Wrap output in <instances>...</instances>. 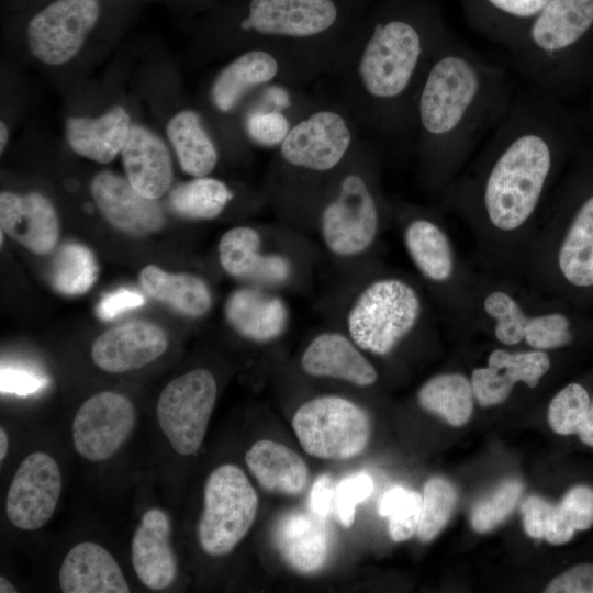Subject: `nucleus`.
I'll return each instance as SVG.
<instances>
[{
  "mask_svg": "<svg viewBox=\"0 0 593 593\" xmlns=\"http://www.w3.org/2000/svg\"><path fill=\"white\" fill-rule=\"evenodd\" d=\"M588 130L583 113L529 85L443 189L445 206L472 232L488 273L519 282L559 176Z\"/></svg>",
  "mask_w": 593,
  "mask_h": 593,
  "instance_id": "nucleus-1",
  "label": "nucleus"
},
{
  "mask_svg": "<svg viewBox=\"0 0 593 593\" xmlns=\"http://www.w3.org/2000/svg\"><path fill=\"white\" fill-rule=\"evenodd\" d=\"M515 93L502 66L455 40L444 41L415 101L434 183L444 189L458 176L504 119Z\"/></svg>",
  "mask_w": 593,
  "mask_h": 593,
  "instance_id": "nucleus-2",
  "label": "nucleus"
},
{
  "mask_svg": "<svg viewBox=\"0 0 593 593\" xmlns=\"http://www.w3.org/2000/svg\"><path fill=\"white\" fill-rule=\"evenodd\" d=\"M572 163L547 203L519 279L542 298L557 283L593 288V146L584 143Z\"/></svg>",
  "mask_w": 593,
  "mask_h": 593,
  "instance_id": "nucleus-3",
  "label": "nucleus"
},
{
  "mask_svg": "<svg viewBox=\"0 0 593 593\" xmlns=\"http://www.w3.org/2000/svg\"><path fill=\"white\" fill-rule=\"evenodd\" d=\"M505 49L529 85L561 100L588 92L593 80V0H550Z\"/></svg>",
  "mask_w": 593,
  "mask_h": 593,
  "instance_id": "nucleus-4",
  "label": "nucleus"
},
{
  "mask_svg": "<svg viewBox=\"0 0 593 593\" xmlns=\"http://www.w3.org/2000/svg\"><path fill=\"white\" fill-rule=\"evenodd\" d=\"M445 40H432L401 19L377 23L359 61L365 90L383 103L402 102Z\"/></svg>",
  "mask_w": 593,
  "mask_h": 593,
  "instance_id": "nucleus-5",
  "label": "nucleus"
},
{
  "mask_svg": "<svg viewBox=\"0 0 593 593\" xmlns=\"http://www.w3.org/2000/svg\"><path fill=\"white\" fill-rule=\"evenodd\" d=\"M422 315L417 289L402 278L384 277L360 292L348 313L347 327L360 349L384 356L415 329Z\"/></svg>",
  "mask_w": 593,
  "mask_h": 593,
  "instance_id": "nucleus-6",
  "label": "nucleus"
},
{
  "mask_svg": "<svg viewBox=\"0 0 593 593\" xmlns=\"http://www.w3.org/2000/svg\"><path fill=\"white\" fill-rule=\"evenodd\" d=\"M258 508V495L244 471L224 463L214 469L204 485L203 511L197 539L209 556L230 553L249 532Z\"/></svg>",
  "mask_w": 593,
  "mask_h": 593,
  "instance_id": "nucleus-7",
  "label": "nucleus"
},
{
  "mask_svg": "<svg viewBox=\"0 0 593 593\" xmlns=\"http://www.w3.org/2000/svg\"><path fill=\"white\" fill-rule=\"evenodd\" d=\"M292 427L309 455L334 460L361 454L371 433L367 412L337 395L318 396L303 403L293 415Z\"/></svg>",
  "mask_w": 593,
  "mask_h": 593,
  "instance_id": "nucleus-8",
  "label": "nucleus"
},
{
  "mask_svg": "<svg viewBox=\"0 0 593 593\" xmlns=\"http://www.w3.org/2000/svg\"><path fill=\"white\" fill-rule=\"evenodd\" d=\"M403 242L422 277L446 292L454 321L462 325L474 273L460 259L445 225L429 215L413 216L403 228Z\"/></svg>",
  "mask_w": 593,
  "mask_h": 593,
  "instance_id": "nucleus-9",
  "label": "nucleus"
},
{
  "mask_svg": "<svg viewBox=\"0 0 593 593\" xmlns=\"http://www.w3.org/2000/svg\"><path fill=\"white\" fill-rule=\"evenodd\" d=\"M216 381L205 369H194L171 380L156 406L159 427L171 448L189 456L204 439L216 400Z\"/></svg>",
  "mask_w": 593,
  "mask_h": 593,
  "instance_id": "nucleus-10",
  "label": "nucleus"
},
{
  "mask_svg": "<svg viewBox=\"0 0 593 593\" xmlns=\"http://www.w3.org/2000/svg\"><path fill=\"white\" fill-rule=\"evenodd\" d=\"M322 237L326 247L342 257L367 250L379 231L377 201L362 177L346 176L337 197L321 216Z\"/></svg>",
  "mask_w": 593,
  "mask_h": 593,
  "instance_id": "nucleus-11",
  "label": "nucleus"
},
{
  "mask_svg": "<svg viewBox=\"0 0 593 593\" xmlns=\"http://www.w3.org/2000/svg\"><path fill=\"white\" fill-rule=\"evenodd\" d=\"M97 0H56L27 26L31 53L42 63L60 65L80 51L99 18Z\"/></svg>",
  "mask_w": 593,
  "mask_h": 593,
  "instance_id": "nucleus-12",
  "label": "nucleus"
},
{
  "mask_svg": "<svg viewBox=\"0 0 593 593\" xmlns=\"http://www.w3.org/2000/svg\"><path fill=\"white\" fill-rule=\"evenodd\" d=\"M135 422V407L126 396L111 391L93 394L74 417L75 450L90 461L110 459L127 440Z\"/></svg>",
  "mask_w": 593,
  "mask_h": 593,
  "instance_id": "nucleus-13",
  "label": "nucleus"
},
{
  "mask_svg": "<svg viewBox=\"0 0 593 593\" xmlns=\"http://www.w3.org/2000/svg\"><path fill=\"white\" fill-rule=\"evenodd\" d=\"M61 472L53 457L36 451L16 469L7 499L5 513L12 525L35 530L53 516L61 492Z\"/></svg>",
  "mask_w": 593,
  "mask_h": 593,
  "instance_id": "nucleus-14",
  "label": "nucleus"
},
{
  "mask_svg": "<svg viewBox=\"0 0 593 593\" xmlns=\"http://www.w3.org/2000/svg\"><path fill=\"white\" fill-rule=\"evenodd\" d=\"M350 144V132L337 113L320 111L292 127L281 143L289 164L316 171L334 168Z\"/></svg>",
  "mask_w": 593,
  "mask_h": 593,
  "instance_id": "nucleus-15",
  "label": "nucleus"
},
{
  "mask_svg": "<svg viewBox=\"0 0 593 593\" xmlns=\"http://www.w3.org/2000/svg\"><path fill=\"white\" fill-rule=\"evenodd\" d=\"M550 366L547 351L496 348L490 353L486 366L471 372L474 398L482 406L500 404L518 382L529 388L537 387Z\"/></svg>",
  "mask_w": 593,
  "mask_h": 593,
  "instance_id": "nucleus-16",
  "label": "nucleus"
},
{
  "mask_svg": "<svg viewBox=\"0 0 593 593\" xmlns=\"http://www.w3.org/2000/svg\"><path fill=\"white\" fill-rule=\"evenodd\" d=\"M165 332L156 324L133 321L116 325L96 338L91 358L102 370L113 373L139 369L167 349Z\"/></svg>",
  "mask_w": 593,
  "mask_h": 593,
  "instance_id": "nucleus-17",
  "label": "nucleus"
},
{
  "mask_svg": "<svg viewBox=\"0 0 593 593\" xmlns=\"http://www.w3.org/2000/svg\"><path fill=\"white\" fill-rule=\"evenodd\" d=\"M91 193L104 219L124 233L145 235L165 223L156 200L139 194L128 180L112 172H99L91 182Z\"/></svg>",
  "mask_w": 593,
  "mask_h": 593,
  "instance_id": "nucleus-18",
  "label": "nucleus"
},
{
  "mask_svg": "<svg viewBox=\"0 0 593 593\" xmlns=\"http://www.w3.org/2000/svg\"><path fill=\"white\" fill-rule=\"evenodd\" d=\"M336 18L332 0H251L247 20L262 34L306 37L324 32Z\"/></svg>",
  "mask_w": 593,
  "mask_h": 593,
  "instance_id": "nucleus-19",
  "label": "nucleus"
},
{
  "mask_svg": "<svg viewBox=\"0 0 593 593\" xmlns=\"http://www.w3.org/2000/svg\"><path fill=\"white\" fill-rule=\"evenodd\" d=\"M1 231L29 250L44 255L52 251L59 236L57 213L44 195L33 192L0 194Z\"/></svg>",
  "mask_w": 593,
  "mask_h": 593,
  "instance_id": "nucleus-20",
  "label": "nucleus"
},
{
  "mask_svg": "<svg viewBox=\"0 0 593 593\" xmlns=\"http://www.w3.org/2000/svg\"><path fill=\"white\" fill-rule=\"evenodd\" d=\"M171 525L159 508L144 513L132 539V564L139 581L152 590L168 588L177 574L170 544Z\"/></svg>",
  "mask_w": 593,
  "mask_h": 593,
  "instance_id": "nucleus-21",
  "label": "nucleus"
},
{
  "mask_svg": "<svg viewBox=\"0 0 593 593\" xmlns=\"http://www.w3.org/2000/svg\"><path fill=\"white\" fill-rule=\"evenodd\" d=\"M58 582L64 593H128L125 577L113 556L101 545L74 546L60 566Z\"/></svg>",
  "mask_w": 593,
  "mask_h": 593,
  "instance_id": "nucleus-22",
  "label": "nucleus"
},
{
  "mask_svg": "<svg viewBox=\"0 0 593 593\" xmlns=\"http://www.w3.org/2000/svg\"><path fill=\"white\" fill-rule=\"evenodd\" d=\"M273 539L280 556L299 573L312 574L326 562L325 519L310 511H291L282 515L275 526Z\"/></svg>",
  "mask_w": 593,
  "mask_h": 593,
  "instance_id": "nucleus-23",
  "label": "nucleus"
},
{
  "mask_svg": "<svg viewBox=\"0 0 593 593\" xmlns=\"http://www.w3.org/2000/svg\"><path fill=\"white\" fill-rule=\"evenodd\" d=\"M302 369L313 377L344 380L359 387L371 385L378 373L355 342L338 333L317 335L305 348Z\"/></svg>",
  "mask_w": 593,
  "mask_h": 593,
  "instance_id": "nucleus-24",
  "label": "nucleus"
},
{
  "mask_svg": "<svg viewBox=\"0 0 593 593\" xmlns=\"http://www.w3.org/2000/svg\"><path fill=\"white\" fill-rule=\"evenodd\" d=\"M121 154L127 180L139 194L156 200L169 189L171 159L157 135L143 126H131Z\"/></svg>",
  "mask_w": 593,
  "mask_h": 593,
  "instance_id": "nucleus-25",
  "label": "nucleus"
},
{
  "mask_svg": "<svg viewBox=\"0 0 593 593\" xmlns=\"http://www.w3.org/2000/svg\"><path fill=\"white\" fill-rule=\"evenodd\" d=\"M224 311L231 326L254 342L276 339L287 327L288 311L283 301L256 288L235 290L227 298Z\"/></svg>",
  "mask_w": 593,
  "mask_h": 593,
  "instance_id": "nucleus-26",
  "label": "nucleus"
},
{
  "mask_svg": "<svg viewBox=\"0 0 593 593\" xmlns=\"http://www.w3.org/2000/svg\"><path fill=\"white\" fill-rule=\"evenodd\" d=\"M131 131L130 115L114 107L99 118H69L66 137L79 155L105 164L122 152Z\"/></svg>",
  "mask_w": 593,
  "mask_h": 593,
  "instance_id": "nucleus-27",
  "label": "nucleus"
},
{
  "mask_svg": "<svg viewBox=\"0 0 593 593\" xmlns=\"http://www.w3.org/2000/svg\"><path fill=\"white\" fill-rule=\"evenodd\" d=\"M245 462L266 491L294 496L301 494L306 486V463L281 443L270 439L256 441L247 450Z\"/></svg>",
  "mask_w": 593,
  "mask_h": 593,
  "instance_id": "nucleus-28",
  "label": "nucleus"
},
{
  "mask_svg": "<svg viewBox=\"0 0 593 593\" xmlns=\"http://www.w3.org/2000/svg\"><path fill=\"white\" fill-rule=\"evenodd\" d=\"M139 283L147 295L189 317L205 314L212 304L206 283L190 273H169L148 265L139 273Z\"/></svg>",
  "mask_w": 593,
  "mask_h": 593,
  "instance_id": "nucleus-29",
  "label": "nucleus"
},
{
  "mask_svg": "<svg viewBox=\"0 0 593 593\" xmlns=\"http://www.w3.org/2000/svg\"><path fill=\"white\" fill-rule=\"evenodd\" d=\"M277 72L273 56L262 51L247 52L219 74L212 87L213 102L219 110L230 111L249 88L270 81Z\"/></svg>",
  "mask_w": 593,
  "mask_h": 593,
  "instance_id": "nucleus-30",
  "label": "nucleus"
},
{
  "mask_svg": "<svg viewBox=\"0 0 593 593\" xmlns=\"http://www.w3.org/2000/svg\"><path fill=\"white\" fill-rule=\"evenodd\" d=\"M167 135L183 171L205 177L214 169L217 153L195 112L184 110L174 115L168 122Z\"/></svg>",
  "mask_w": 593,
  "mask_h": 593,
  "instance_id": "nucleus-31",
  "label": "nucleus"
},
{
  "mask_svg": "<svg viewBox=\"0 0 593 593\" xmlns=\"http://www.w3.org/2000/svg\"><path fill=\"white\" fill-rule=\"evenodd\" d=\"M474 399L471 380L458 372L434 376L418 391L421 406L454 426L468 422Z\"/></svg>",
  "mask_w": 593,
  "mask_h": 593,
  "instance_id": "nucleus-32",
  "label": "nucleus"
},
{
  "mask_svg": "<svg viewBox=\"0 0 593 593\" xmlns=\"http://www.w3.org/2000/svg\"><path fill=\"white\" fill-rule=\"evenodd\" d=\"M232 199L233 193L224 182L205 176L176 187L170 193V205L182 217L210 220L216 217Z\"/></svg>",
  "mask_w": 593,
  "mask_h": 593,
  "instance_id": "nucleus-33",
  "label": "nucleus"
},
{
  "mask_svg": "<svg viewBox=\"0 0 593 593\" xmlns=\"http://www.w3.org/2000/svg\"><path fill=\"white\" fill-rule=\"evenodd\" d=\"M260 236L247 226H237L223 234L219 243V259L231 276L256 281L262 270L267 255L260 251Z\"/></svg>",
  "mask_w": 593,
  "mask_h": 593,
  "instance_id": "nucleus-34",
  "label": "nucleus"
},
{
  "mask_svg": "<svg viewBox=\"0 0 593 593\" xmlns=\"http://www.w3.org/2000/svg\"><path fill=\"white\" fill-rule=\"evenodd\" d=\"M98 276V265L93 254L83 245L67 243L55 256L51 281L53 287L66 295L87 292Z\"/></svg>",
  "mask_w": 593,
  "mask_h": 593,
  "instance_id": "nucleus-35",
  "label": "nucleus"
},
{
  "mask_svg": "<svg viewBox=\"0 0 593 593\" xmlns=\"http://www.w3.org/2000/svg\"><path fill=\"white\" fill-rule=\"evenodd\" d=\"M593 526V489L577 485L553 505L546 533V540L552 545L570 541L575 530H586Z\"/></svg>",
  "mask_w": 593,
  "mask_h": 593,
  "instance_id": "nucleus-36",
  "label": "nucleus"
},
{
  "mask_svg": "<svg viewBox=\"0 0 593 593\" xmlns=\"http://www.w3.org/2000/svg\"><path fill=\"white\" fill-rule=\"evenodd\" d=\"M573 340L572 322L559 311L545 310V298L540 296L528 318L524 343L536 350H553L568 346Z\"/></svg>",
  "mask_w": 593,
  "mask_h": 593,
  "instance_id": "nucleus-37",
  "label": "nucleus"
},
{
  "mask_svg": "<svg viewBox=\"0 0 593 593\" xmlns=\"http://www.w3.org/2000/svg\"><path fill=\"white\" fill-rule=\"evenodd\" d=\"M423 497L413 490L396 485L389 489L378 506L379 515L389 518V534L394 541L411 538L418 528Z\"/></svg>",
  "mask_w": 593,
  "mask_h": 593,
  "instance_id": "nucleus-38",
  "label": "nucleus"
},
{
  "mask_svg": "<svg viewBox=\"0 0 593 593\" xmlns=\"http://www.w3.org/2000/svg\"><path fill=\"white\" fill-rule=\"evenodd\" d=\"M550 0H482L496 20L489 37L507 47Z\"/></svg>",
  "mask_w": 593,
  "mask_h": 593,
  "instance_id": "nucleus-39",
  "label": "nucleus"
},
{
  "mask_svg": "<svg viewBox=\"0 0 593 593\" xmlns=\"http://www.w3.org/2000/svg\"><path fill=\"white\" fill-rule=\"evenodd\" d=\"M457 500L452 484L444 478H430L424 485L417 537L433 540L450 518Z\"/></svg>",
  "mask_w": 593,
  "mask_h": 593,
  "instance_id": "nucleus-40",
  "label": "nucleus"
},
{
  "mask_svg": "<svg viewBox=\"0 0 593 593\" xmlns=\"http://www.w3.org/2000/svg\"><path fill=\"white\" fill-rule=\"evenodd\" d=\"M590 396L579 383H569L550 401L548 422L551 429L560 435L578 434L590 407Z\"/></svg>",
  "mask_w": 593,
  "mask_h": 593,
  "instance_id": "nucleus-41",
  "label": "nucleus"
},
{
  "mask_svg": "<svg viewBox=\"0 0 593 593\" xmlns=\"http://www.w3.org/2000/svg\"><path fill=\"white\" fill-rule=\"evenodd\" d=\"M523 492V485L516 480L502 483L486 499L472 510L470 523L478 533H486L502 523L514 510Z\"/></svg>",
  "mask_w": 593,
  "mask_h": 593,
  "instance_id": "nucleus-42",
  "label": "nucleus"
},
{
  "mask_svg": "<svg viewBox=\"0 0 593 593\" xmlns=\"http://www.w3.org/2000/svg\"><path fill=\"white\" fill-rule=\"evenodd\" d=\"M372 491L373 481L366 472L348 475L336 484L334 512L344 527L353 525L357 504L368 499Z\"/></svg>",
  "mask_w": 593,
  "mask_h": 593,
  "instance_id": "nucleus-43",
  "label": "nucleus"
},
{
  "mask_svg": "<svg viewBox=\"0 0 593 593\" xmlns=\"http://www.w3.org/2000/svg\"><path fill=\"white\" fill-rule=\"evenodd\" d=\"M249 136L258 144L273 146L281 144L290 128L283 114L277 111L257 112L247 121Z\"/></svg>",
  "mask_w": 593,
  "mask_h": 593,
  "instance_id": "nucleus-44",
  "label": "nucleus"
},
{
  "mask_svg": "<svg viewBox=\"0 0 593 593\" xmlns=\"http://www.w3.org/2000/svg\"><path fill=\"white\" fill-rule=\"evenodd\" d=\"M553 505L539 496L527 497L522 506L523 525L528 536L542 539L546 536Z\"/></svg>",
  "mask_w": 593,
  "mask_h": 593,
  "instance_id": "nucleus-45",
  "label": "nucleus"
},
{
  "mask_svg": "<svg viewBox=\"0 0 593 593\" xmlns=\"http://www.w3.org/2000/svg\"><path fill=\"white\" fill-rule=\"evenodd\" d=\"M547 593H593V563L578 564L561 573L546 588Z\"/></svg>",
  "mask_w": 593,
  "mask_h": 593,
  "instance_id": "nucleus-46",
  "label": "nucleus"
},
{
  "mask_svg": "<svg viewBox=\"0 0 593 593\" xmlns=\"http://www.w3.org/2000/svg\"><path fill=\"white\" fill-rule=\"evenodd\" d=\"M1 392L12 393L19 396L33 394L46 385L47 380L33 371L15 368L1 367Z\"/></svg>",
  "mask_w": 593,
  "mask_h": 593,
  "instance_id": "nucleus-47",
  "label": "nucleus"
},
{
  "mask_svg": "<svg viewBox=\"0 0 593 593\" xmlns=\"http://www.w3.org/2000/svg\"><path fill=\"white\" fill-rule=\"evenodd\" d=\"M144 303L143 294L121 288L103 295L97 305V314L103 321H111L124 312L141 307Z\"/></svg>",
  "mask_w": 593,
  "mask_h": 593,
  "instance_id": "nucleus-48",
  "label": "nucleus"
},
{
  "mask_svg": "<svg viewBox=\"0 0 593 593\" xmlns=\"http://www.w3.org/2000/svg\"><path fill=\"white\" fill-rule=\"evenodd\" d=\"M335 483L328 474L318 475L309 496V511L326 519L334 512Z\"/></svg>",
  "mask_w": 593,
  "mask_h": 593,
  "instance_id": "nucleus-49",
  "label": "nucleus"
},
{
  "mask_svg": "<svg viewBox=\"0 0 593 593\" xmlns=\"http://www.w3.org/2000/svg\"><path fill=\"white\" fill-rule=\"evenodd\" d=\"M578 434L584 444L593 447V401L590 403L586 418Z\"/></svg>",
  "mask_w": 593,
  "mask_h": 593,
  "instance_id": "nucleus-50",
  "label": "nucleus"
},
{
  "mask_svg": "<svg viewBox=\"0 0 593 593\" xmlns=\"http://www.w3.org/2000/svg\"><path fill=\"white\" fill-rule=\"evenodd\" d=\"M588 92H589L588 109H586V112L583 113V114H584V118H585L588 128L593 132V80L591 82V86H590Z\"/></svg>",
  "mask_w": 593,
  "mask_h": 593,
  "instance_id": "nucleus-51",
  "label": "nucleus"
},
{
  "mask_svg": "<svg viewBox=\"0 0 593 593\" xmlns=\"http://www.w3.org/2000/svg\"><path fill=\"white\" fill-rule=\"evenodd\" d=\"M8 448H9L8 435L5 430L1 427L0 428V460L1 461L5 458Z\"/></svg>",
  "mask_w": 593,
  "mask_h": 593,
  "instance_id": "nucleus-52",
  "label": "nucleus"
},
{
  "mask_svg": "<svg viewBox=\"0 0 593 593\" xmlns=\"http://www.w3.org/2000/svg\"><path fill=\"white\" fill-rule=\"evenodd\" d=\"M0 592L1 593H15L16 589L3 577L0 578Z\"/></svg>",
  "mask_w": 593,
  "mask_h": 593,
  "instance_id": "nucleus-53",
  "label": "nucleus"
},
{
  "mask_svg": "<svg viewBox=\"0 0 593 593\" xmlns=\"http://www.w3.org/2000/svg\"><path fill=\"white\" fill-rule=\"evenodd\" d=\"M1 142H0V148H1V152H3L5 145H7V141H8V130H7V126L4 125L3 122H1Z\"/></svg>",
  "mask_w": 593,
  "mask_h": 593,
  "instance_id": "nucleus-54",
  "label": "nucleus"
}]
</instances>
